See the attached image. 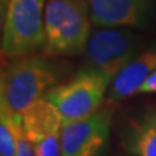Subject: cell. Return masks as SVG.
I'll return each mask as SVG.
<instances>
[{
  "mask_svg": "<svg viewBox=\"0 0 156 156\" xmlns=\"http://www.w3.org/2000/svg\"><path fill=\"white\" fill-rule=\"evenodd\" d=\"M44 0H8L3 23L2 56L14 60L43 50Z\"/></svg>",
  "mask_w": 156,
  "mask_h": 156,
  "instance_id": "obj_3",
  "label": "cell"
},
{
  "mask_svg": "<svg viewBox=\"0 0 156 156\" xmlns=\"http://www.w3.org/2000/svg\"><path fill=\"white\" fill-rule=\"evenodd\" d=\"M139 48L140 37L130 27H99L90 34L83 55L89 66L116 77Z\"/></svg>",
  "mask_w": 156,
  "mask_h": 156,
  "instance_id": "obj_5",
  "label": "cell"
},
{
  "mask_svg": "<svg viewBox=\"0 0 156 156\" xmlns=\"http://www.w3.org/2000/svg\"><path fill=\"white\" fill-rule=\"evenodd\" d=\"M115 76L92 66H85L46 95L64 121L83 119L99 109Z\"/></svg>",
  "mask_w": 156,
  "mask_h": 156,
  "instance_id": "obj_4",
  "label": "cell"
},
{
  "mask_svg": "<svg viewBox=\"0 0 156 156\" xmlns=\"http://www.w3.org/2000/svg\"><path fill=\"white\" fill-rule=\"evenodd\" d=\"M91 23L86 0H48L44 8L43 52L48 56L83 53Z\"/></svg>",
  "mask_w": 156,
  "mask_h": 156,
  "instance_id": "obj_2",
  "label": "cell"
},
{
  "mask_svg": "<svg viewBox=\"0 0 156 156\" xmlns=\"http://www.w3.org/2000/svg\"><path fill=\"white\" fill-rule=\"evenodd\" d=\"M112 109H98L83 119L64 121L61 156H100L109 138Z\"/></svg>",
  "mask_w": 156,
  "mask_h": 156,
  "instance_id": "obj_6",
  "label": "cell"
},
{
  "mask_svg": "<svg viewBox=\"0 0 156 156\" xmlns=\"http://www.w3.org/2000/svg\"><path fill=\"white\" fill-rule=\"evenodd\" d=\"M156 70V48L136 55L122 68L111 83L107 100L111 104L120 103L139 91L144 81Z\"/></svg>",
  "mask_w": 156,
  "mask_h": 156,
  "instance_id": "obj_8",
  "label": "cell"
},
{
  "mask_svg": "<svg viewBox=\"0 0 156 156\" xmlns=\"http://www.w3.org/2000/svg\"><path fill=\"white\" fill-rule=\"evenodd\" d=\"M126 142L134 156H156V113L148 112L135 120Z\"/></svg>",
  "mask_w": 156,
  "mask_h": 156,
  "instance_id": "obj_9",
  "label": "cell"
},
{
  "mask_svg": "<svg viewBox=\"0 0 156 156\" xmlns=\"http://www.w3.org/2000/svg\"><path fill=\"white\" fill-rule=\"evenodd\" d=\"M0 155L2 156H17L16 136L12 126L5 119H0Z\"/></svg>",
  "mask_w": 156,
  "mask_h": 156,
  "instance_id": "obj_11",
  "label": "cell"
},
{
  "mask_svg": "<svg viewBox=\"0 0 156 156\" xmlns=\"http://www.w3.org/2000/svg\"><path fill=\"white\" fill-rule=\"evenodd\" d=\"M91 22L96 27L140 29L152 16L150 0H86Z\"/></svg>",
  "mask_w": 156,
  "mask_h": 156,
  "instance_id": "obj_7",
  "label": "cell"
},
{
  "mask_svg": "<svg viewBox=\"0 0 156 156\" xmlns=\"http://www.w3.org/2000/svg\"><path fill=\"white\" fill-rule=\"evenodd\" d=\"M2 119H5L9 122V125L12 126L14 136H16L17 156H37L35 152H34L31 142L29 140L25 130H23L22 116L21 115L8 113V112L2 111Z\"/></svg>",
  "mask_w": 156,
  "mask_h": 156,
  "instance_id": "obj_10",
  "label": "cell"
},
{
  "mask_svg": "<svg viewBox=\"0 0 156 156\" xmlns=\"http://www.w3.org/2000/svg\"><path fill=\"white\" fill-rule=\"evenodd\" d=\"M64 80L62 65L47 56L27 55L7 61L0 80V111L22 115Z\"/></svg>",
  "mask_w": 156,
  "mask_h": 156,
  "instance_id": "obj_1",
  "label": "cell"
},
{
  "mask_svg": "<svg viewBox=\"0 0 156 156\" xmlns=\"http://www.w3.org/2000/svg\"><path fill=\"white\" fill-rule=\"evenodd\" d=\"M138 92H144V94L151 92V94H156V70L144 81V83L140 86Z\"/></svg>",
  "mask_w": 156,
  "mask_h": 156,
  "instance_id": "obj_12",
  "label": "cell"
}]
</instances>
